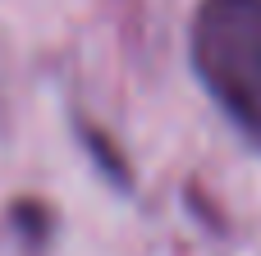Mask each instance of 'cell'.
<instances>
[{
  "mask_svg": "<svg viewBox=\"0 0 261 256\" xmlns=\"http://www.w3.org/2000/svg\"><path fill=\"white\" fill-rule=\"evenodd\" d=\"M188 55L216 105L261 147V0H202Z\"/></svg>",
  "mask_w": 261,
  "mask_h": 256,
  "instance_id": "cell-1",
  "label": "cell"
}]
</instances>
